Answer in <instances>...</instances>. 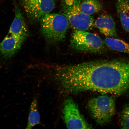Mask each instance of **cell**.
Segmentation results:
<instances>
[{"mask_svg":"<svg viewBox=\"0 0 129 129\" xmlns=\"http://www.w3.org/2000/svg\"><path fill=\"white\" fill-rule=\"evenodd\" d=\"M115 100L106 94L91 98L88 107L91 116L98 124L104 125L111 121L116 111Z\"/></svg>","mask_w":129,"mask_h":129,"instance_id":"4","label":"cell"},{"mask_svg":"<svg viewBox=\"0 0 129 129\" xmlns=\"http://www.w3.org/2000/svg\"><path fill=\"white\" fill-rule=\"evenodd\" d=\"M62 113L67 128H92L81 113L78 105L72 98L69 97L64 101Z\"/></svg>","mask_w":129,"mask_h":129,"instance_id":"6","label":"cell"},{"mask_svg":"<svg viewBox=\"0 0 129 129\" xmlns=\"http://www.w3.org/2000/svg\"><path fill=\"white\" fill-rule=\"evenodd\" d=\"M120 123L122 128L129 129V104L126 105L121 112Z\"/></svg>","mask_w":129,"mask_h":129,"instance_id":"15","label":"cell"},{"mask_svg":"<svg viewBox=\"0 0 129 129\" xmlns=\"http://www.w3.org/2000/svg\"><path fill=\"white\" fill-rule=\"evenodd\" d=\"M100 32L107 37L117 36L115 21L112 16L109 14H103L97 19L94 23Z\"/></svg>","mask_w":129,"mask_h":129,"instance_id":"10","label":"cell"},{"mask_svg":"<svg viewBox=\"0 0 129 129\" xmlns=\"http://www.w3.org/2000/svg\"><path fill=\"white\" fill-rule=\"evenodd\" d=\"M70 43L72 48L81 52L100 53L105 50L104 41L100 37L84 30H75Z\"/></svg>","mask_w":129,"mask_h":129,"instance_id":"5","label":"cell"},{"mask_svg":"<svg viewBox=\"0 0 129 129\" xmlns=\"http://www.w3.org/2000/svg\"><path fill=\"white\" fill-rule=\"evenodd\" d=\"M40 124H41V122L38 109V100L36 97H34L30 105L26 128L31 129L35 126Z\"/></svg>","mask_w":129,"mask_h":129,"instance_id":"14","label":"cell"},{"mask_svg":"<svg viewBox=\"0 0 129 129\" xmlns=\"http://www.w3.org/2000/svg\"><path fill=\"white\" fill-rule=\"evenodd\" d=\"M54 77L65 94L90 91L120 96L129 90V61L96 60L59 66Z\"/></svg>","mask_w":129,"mask_h":129,"instance_id":"1","label":"cell"},{"mask_svg":"<svg viewBox=\"0 0 129 129\" xmlns=\"http://www.w3.org/2000/svg\"><path fill=\"white\" fill-rule=\"evenodd\" d=\"M27 17L32 21H40L55 7V0H20Z\"/></svg>","mask_w":129,"mask_h":129,"instance_id":"7","label":"cell"},{"mask_svg":"<svg viewBox=\"0 0 129 129\" xmlns=\"http://www.w3.org/2000/svg\"><path fill=\"white\" fill-rule=\"evenodd\" d=\"M40 21L42 33L48 42L59 43L66 38L70 24L63 14L49 13Z\"/></svg>","mask_w":129,"mask_h":129,"instance_id":"2","label":"cell"},{"mask_svg":"<svg viewBox=\"0 0 129 129\" xmlns=\"http://www.w3.org/2000/svg\"><path fill=\"white\" fill-rule=\"evenodd\" d=\"M104 41L105 44L110 49L129 54V43L112 37H107Z\"/></svg>","mask_w":129,"mask_h":129,"instance_id":"12","label":"cell"},{"mask_svg":"<svg viewBox=\"0 0 129 129\" xmlns=\"http://www.w3.org/2000/svg\"><path fill=\"white\" fill-rule=\"evenodd\" d=\"M82 0H62V14L75 30L86 31L94 26V19L91 16L82 12L80 8Z\"/></svg>","mask_w":129,"mask_h":129,"instance_id":"3","label":"cell"},{"mask_svg":"<svg viewBox=\"0 0 129 129\" xmlns=\"http://www.w3.org/2000/svg\"><path fill=\"white\" fill-rule=\"evenodd\" d=\"M26 38L8 34L0 43V54L6 59L12 57L20 50Z\"/></svg>","mask_w":129,"mask_h":129,"instance_id":"8","label":"cell"},{"mask_svg":"<svg viewBox=\"0 0 129 129\" xmlns=\"http://www.w3.org/2000/svg\"><path fill=\"white\" fill-rule=\"evenodd\" d=\"M80 8L82 12L90 16L101 12L103 8L102 4L98 0H83Z\"/></svg>","mask_w":129,"mask_h":129,"instance_id":"13","label":"cell"},{"mask_svg":"<svg viewBox=\"0 0 129 129\" xmlns=\"http://www.w3.org/2000/svg\"><path fill=\"white\" fill-rule=\"evenodd\" d=\"M13 1L15 15L8 34L27 38L29 34L28 27L18 5L15 0Z\"/></svg>","mask_w":129,"mask_h":129,"instance_id":"9","label":"cell"},{"mask_svg":"<svg viewBox=\"0 0 129 129\" xmlns=\"http://www.w3.org/2000/svg\"><path fill=\"white\" fill-rule=\"evenodd\" d=\"M116 6L122 28L129 32V0H117Z\"/></svg>","mask_w":129,"mask_h":129,"instance_id":"11","label":"cell"}]
</instances>
